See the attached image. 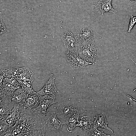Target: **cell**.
<instances>
[{
    "label": "cell",
    "instance_id": "obj_1",
    "mask_svg": "<svg viewBox=\"0 0 136 136\" xmlns=\"http://www.w3.org/2000/svg\"><path fill=\"white\" fill-rule=\"evenodd\" d=\"M19 118L6 136H44L45 121L31 109L19 108Z\"/></svg>",
    "mask_w": 136,
    "mask_h": 136
},
{
    "label": "cell",
    "instance_id": "obj_2",
    "mask_svg": "<svg viewBox=\"0 0 136 136\" xmlns=\"http://www.w3.org/2000/svg\"><path fill=\"white\" fill-rule=\"evenodd\" d=\"M75 52L84 60L93 64L97 61L98 50L94 40L78 43Z\"/></svg>",
    "mask_w": 136,
    "mask_h": 136
},
{
    "label": "cell",
    "instance_id": "obj_3",
    "mask_svg": "<svg viewBox=\"0 0 136 136\" xmlns=\"http://www.w3.org/2000/svg\"><path fill=\"white\" fill-rule=\"evenodd\" d=\"M56 103V98L53 96L46 95L39 96V103L32 111L36 115L41 114L44 116L47 113V110L51 105Z\"/></svg>",
    "mask_w": 136,
    "mask_h": 136
},
{
    "label": "cell",
    "instance_id": "obj_4",
    "mask_svg": "<svg viewBox=\"0 0 136 136\" xmlns=\"http://www.w3.org/2000/svg\"><path fill=\"white\" fill-rule=\"evenodd\" d=\"M57 114L54 112L49 111L44 116L45 120L46 128L49 130H54L59 133L61 131L63 124L58 118Z\"/></svg>",
    "mask_w": 136,
    "mask_h": 136
},
{
    "label": "cell",
    "instance_id": "obj_5",
    "mask_svg": "<svg viewBox=\"0 0 136 136\" xmlns=\"http://www.w3.org/2000/svg\"><path fill=\"white\" fill-rule=\"evenodd\" d=\"M78 43H82L94 40L95 32L91 28L87 26H82L74 34Z\"/></svg>",
    "mask_w": 136,
    "mask_h": 136
},
{
    "label": "cell",
    "instance_id": "obj_6",
    "mask_svg": "<svg viewBox=\"0 0 136 136\" xmlns=\"http://www.w3.org/2000/svg\"><path fill=\"white\" fill-rule=\"evenodd\" d=\"M57 109V114L66 118L74 114H80L83 112L81 109L65 103L58 104Z\"/></svg>",
    "mask_w": 136,
    "mask_h": 136
},
{
    "label": "cell",
    "instance_id": "obj_7",
    "mask_svg": "<svg viewBox=\"0 0 136 136\" xmlns=\"http://www.w3.org/2000/svg\"><path fill=\"white\" fill-rule=\"evenodd\" d=\"M66 56L67 61L76 69L83 68L87 65L93 64L84 60L76 53L69 50L66 52Z\"/></svg>",
    "mask_w": 136,
    "mask_h": 136
},
{
    "label": "cell",
    "instance_id": "obj_8",
    "mask_svg": "<svg viewBox=\"0 0 136 136\" xmlns=\"http://www.w3.org/2000/svg\"><path fill=\"white\" fill-rule=\"evenodd\" d=\"M55 79L54 77L51 75L49 80L45 83L43 88L37 92V94L39 96L49 95L53 96L56 98L59 93V92L56 87Z\"/></svg>",
    "mask_w": 136,
    "mask_h": 136
},
{
    "label": "cell",
    "instance_id": "obj_9",
    "mask_svg": "<svg viewBox=\"0 0 136 136\" xmlns=\"http://www.w3.org/2000/svg\"><path fill=\"white\" fill-rule=\"evenodd\" d=\"M112 0H99L93 5L95 10L102 15L106 12L116 14L117 11L113 8L112 4Z\"/></svg>",
    "mask_w": 136,
    "mask_h": 136
},
{
    "label": "cell",
    "instance_id": "obj_10",
    "mask_svg": "<svg viewBox=\"0 0 136 136\" xmlns=\"http://www.w3.org/2000/svg\"><path fill=\"white\" fill-rule=\"evenodd\" d=\"M29 95L21 88H19L8 96L9 101L10 103L18 104L22 106Z\"/></svg>",
    "mask_w": 136,
    "mask_h": 136
},
{
    "label": "cell",
    "instance_id": "obj_11",
    "mask_svg": "<svg viewBox=\"0 0 136 136\" xmlns=\"http://www.w3.org/2000/svg\"><path fill=\"white\" fill-rule=\"evenodd\" d=\"M61 39L65 47L69 50L75 52L78 43L72 32H65L62 35Z\"/></svg>",
    "mask_w": 136,
    "mask_h": 136
},
{
    "label": "cell",
    "instance_id": "obj_12",
    "mask_svg": "<svg viewBox=\"0 0 136 136\" xmlns=\"http://www.w3.org/2000/svg\"><path fill=\"white\" fill-rule=\"evenodd\" d=\"M19 88L18 86L8 83L2 82L0 83V102H3L6 97L11 95Z\"/></svg>",
    "mask_w": 136,
    "mask_h": 136
},
{
    "label": "cell",
    "instance_id": "obj_13",
    "mask_svg": "<svg viewBox=\"0 0 136 136\" xmlns=\"http://www.w3.org/2000/svg\"><path fill=\"white\" fill-rule=\"evenodd\" d=\"M19 105L14 104L13 109L9 114L3 119L9 124L13 126L19 118Z\"/></svg>",
    "mask_w": 136,
    "mask_h": 136
},
{
    "label": "cell",
    "instance_id": "obj_14",
    "mask_svg": "<svg viewBox=\"0 0 136 136\" xmlns=\"http://www.w3.org/2000/svg\"><path fill=\"white\" fill-rule=\"evenodd\" d=\"M17 78L20 80L32 82L34 79L33 72L27 67L18 68Z\"/></svg>",
    "mask_w": 136,
    "mask_h": 136
},
{
    "label": "cell",
    "instance_id": "obj_15",
    "mask_svg": "<svg viewBox=\"0 0 136 136\" xmlns=\"http://www.w3.org/2000/svg\"><path fill=\"white\" fill-rule=\"evenodd\" d=\"M108 124L105 116V114L103 113L97 115L95 117L93 123V127L96 128L100 127L113 133V131L107 125Z\"/></svg>",
    "mask_w": 136,
    "mask_h": 136
},
{
    "label": "cell",
    "instance_id": "obj_16",
    "mask_svg": "<svg viewBox=\"0 0 136 136\" xmlns=\"http://www.w3.org/2000/svg\"><path fill=\"white\" fill-rule=\"evenodd\" d=\"M39 103V96L37 93L29 95L22 107L25 109H31L36 107Z\"/></svg>",
    "mask_w": 136,
    "mask_h": 136
},
{
    "label": "cell",
    "instance_id": "obj_17",
    "mask_svg": "<svg viewBox=\"0 0 136 136\" xmlns=\"http://www.w3.org/2000/svg\"><path fill=\"white\" fill-rule=\"evenodd\" d=\"M80 114H76L66 118V121L63 124H66L67 125V130L68 131L72 132L74 128L78 126Z\"/></svg>",
    "mask_w": 136,
    "mask_h": 136
},
{
    "label": "cell",
    "instance_id": "obj_18",
    "mask_svg": "<svg viewBox=\"0 0 136 136\" xmlns=\"http://www.w3.org/2000/svg\"><path fill=\"white\" fill-rule=\"evenodd\" d=\"M93 122L91 120V118L88 116H84L79 120L78 126L82 130L88 131L91 128L90 126Z\"/></svg>",
    "mask_w": 136,
    "mask_h": 136
},
{
    "label": "cell",
    "instance_id": "obj_19",
    "mask_svg": "<svg viewBox=\"0 0 136 136\" xmlns=\"http://www.w3.org/2000/svg\"><path fill=\"white\" fill-rule=\"evenodd\" d=\"M18 79L21 85V88L26 93L31 95L36 93L37 92L35 91L32 89L31 86L32 82L24 81L19 79Z\"/></svg>",
    "mask_w": 136,
    "mask_h": 136
},
{
    "label": "cell",
    "instance_id": "obj_20",
    "mask_svg": "<svg viewBox=\"0 0 136 136\" xmlns=\"http://www.w3.org/2000/svg\"><path fill=\"white\" fill-rule=\"evenodd\" d=\"M8 104H3L0 103V120L3 119L8 115L11 112L12 109Z\"/></svg>",
    "mask_w": 136,
    "mask_h": 136
},
{
    "label": "cell",
    "instance_id": "obj_21",
    "mask_svg": "<svg viewBox=\"0 0 136 136\" xmlns=\"http://www.w3.org/2000/svg\"><path fill=\"white\" fill-rule=\"evenodd\" d=\"M12 127L7 123L5 120L3 119L0 120V136H4L7 132L11 130Z\"/></svg>",
    "mask_w": 136,
    "mask_h": 136
},
{
    "label": "cell",
    "instance_id": "obj_22",
    "mask_svg": "<svg viewBox=\"0 0 136 136\" xmlns=\"http://www.w3.org/2000/svg\"><path fill=\"white\" fill-rule=\"evenodd\" d=\"M88 134L90 136H110V135L104 133L103 131H100L98 130L97 128L93 127L92 128H90L87 131Z\"/></svg>",
    "mask_w": 136,
    "mask_h": 136
},
{
    "label": "cell",
    "instance_id": "obj_23",
    "mask_svg": "<svg viewBox=\"0 0 136 136\" xmlns=\"http://www.w3.org/2000/svg\"><path fill=\"white\" fill-rule=\"evenodd\" d=\"M136 23V16L134 17L131 16V18L129 20V23L128 26V32H130L132 28Z\"/></svg>",
    "mask_w": 136,
    "mask_h": 136
},
{
    "label": "cell",
    "instance_id": "obj_24",
    "mask_svg": "<svg viewBox=\"0 0 136 136\" xmlns=\"http://www.w3.org/2000/svg\"><path fill=\"white\" fill-rule=\"evenodd\" d=\"M136 1V0H130V2L131 3H133Z\"/></svg>",
    "mask_w": 136,
    "mask_h": 136
},
{
    "label": "cell",
    "instance_id": "obj_25",
    "mask_svg": "<svg viewBox=\"0 0 136 136\" xmlns=\"http://www.w3.org/2000/svg\"><path fill=\"white\" fill-rule=\"evenodd\" d=\"M131 59L132 61L135 64V65L136 66V62H135L131 58Z\"/></svg>",
    "mask_w": 136,
    "mask_h": 136
},
{
    "label": "cell",
    "instance_id": "obj_26",
    "mask_svg": "<svg viewBox=\"0 0 136 136\" xmlns=\"http://www.w3.org/2000/svg\"><path fill=\"white\" fill-rule=\"evenodd\" d=\"M136 91V88L133 90V91Z\"/></svg>",
    "mask_w": 136,
    "mask_h": 136
}]
</instances>
